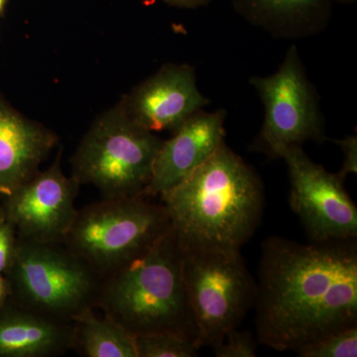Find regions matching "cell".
<instances>
[{
  "instance_id": "cell-5",
  "label": "cell",
  "mask_w": 357,
  "mask_h": 357,
  "mask_svg": "<svg viewBox=\"0 0 357 357\" xmlns=\"http://www.w3.org/2000/svg\"><path fill=\"white\" fill-rule=\"evenodd\" d=\"M4 276L14 302L69 323L86 309H96L102 280L64 243H34L18 236Z\"/></svg>"
},
{
  "instance_id": "cell-18",
  "label": "cell",
  "mask_w": 357,
  "mask_h": 357,
  "mask_svg": "<svg viewBox=\"0 0 357 357\" xmlns=\"http://www.w3.org/2000/svg\"><path fill=\"white\" fill-rule=\"evenodd\" d=\"M297 354L302 357H356L357 326L319 338Z\"/></svg>"
},
{
  "instance_id": "cell-12",
  "label": "cell",
  "mask_w": 357,
  "mask_h": 357,
  "mask_svg": "<svg viewBox=\"0 0 357 357\" xmlns=\"http://www.w3.org/2000/svg\"><path fill=\"white\" fill-rule=\"evenodd\" d=\"M227 115L225 109L199 110L174 131L171 139L164 141L155 159L145 198L161 196L172 189L222 146Z\"/></svg>"
},
{
  "instance_id": "cell-25",
  "label": "cell",
  "mask_w": 357,
  "mask_h": 357,
  "mask_svg": "<svg viewBox=\"0 0 357 357\" xmlns=\"http://www.w3.org/2000/svg\"><path fill=\"white\" fill-rule=\"evenodd\" d=\"M6 0H0V13L3 10L4 6H6Z\"/></svg>"
},
{
  "instance_id": "cell-6",
  "label": "cell",
  "mask_w": 357,
  "mask_h": 357,
  "mask_svg": "<svg viewBox=\"0 0 357 357\" xmlns=\"http://www.w3.org/2000/svg\"><path fill=\"white\" fill-rule=\"evenodd\" d=\"M146 199H103L77 210L63 243L103 278L149 248L171 227L165 206Z\"/></svg>"
},
{
  "instance_id": "cell-16",
  "label": "cell",
  "mask_w": 357,
  "mask_h": 357,
  "mask_svg": "<svg viewBox=\"0 0 357 357\" xmlns=\"http://www.w3.org/2000/svg\"><path fill=\"white\" fill-rule=\"evenodd\" d=\"M72 349L84 357H137L135 335L89 307L73 321Z\"/></svg>"
},
{
  "instance_id": "cell-10",
  "label": "cell",
  "mask_w": 357,
  "mask_h": 357,
  "mask_svg": "<svg viewBox=\"0 0 357 357\" xmlns=\"http://www.w3.org/2000/svg\"><path fill=\"white\" fill-rule=\"evenodd\" d=\"M79 183L61 168L60 154L47 170L31 178L4 197V215L18 238L41 243H63L77 213Z\"/></svg>"
},
{
  "instance_id": "cell-14",
  "label": "cell",
  "mask_w": 357,
  "mask_h": 357,
  "mask_svg": "<svg viewBox=\"0 0 357 357\" xmlns=\"http://www.w3.org/2000/svg\"><path fill=\"white\" fill-rule=\"evenodd\" d=\"M74 324L59 321L9 298L0 307V357H58L72 349Z\"/></svg>"
},
{
  "instance_id": "cell-15",
  "label": "cell",
  "mask_w": 357,
  "mask_h": 357,
  "mask_svg": "<svg viewBox=\"0 0 357 357\" xmlns=\"http://www.w3.org/2000/svg\"><path fill=\"white\" fill-rule=\"evenodd\" d=\"M333 0H232L244 20L274 38L314 36L330 25Z\"/></svg>"
},
{
  "instance_id": "cell-4",
  "label": "cell",
  "mask_w": 357,
  "mask_h": 357,
  "mask_svg": "<svg viewBox=\"0 0 357 357\" xmlns=\"http://www.w3.org/2000/svg\"><path fill=\"white\" fill-rule=\"evenodd\" d=\"M164 141L146 130L123 103L100 115L72 159V178L91 185L103 199L144 197Z\"/></svg>"
},
{
  "instance_id": "cell-23",
  "label": "cell",
  "mask_w": 357,
  "mask_h": 357,
  "mask_svg": "<svg viewBox=\"0 0 357 357\" xmlns=\"http://www.w3.org/2000/svg\"><path fill=\"white\" fill-rule=\"evenodd\" d=\"M8 299V284H7L6 276L3 274H0V307L3 306Z\"/></svg>"
},
{
  "instance_id": "cell-1",
  "label": "cell",
  "mask_w": 357,
  "mask_h": 357,
  "mask_svg": "<svg viewBox=\"0 0 357 357\" xmlns=\"http://www.w3.org/2000/svg\"><path fill=\"white\" fill-rule=\"evenodd\" d=\"M255 306L258 340L276 351L297 352L357 326L356 238L300 244L270 237Z\"/></svg>"
},
{
  "instance_id": "cell-2",
  "label": "cell",
  "mask_w": 357,
  "mask_h": 357,
  "mask_svg": "<svg viewBox=\"0 0 357 357\" xmlns=\"http://www.w3.org/2000/svg\"><path fill=\"white\" fill-rule=\"evenodd\" d=\"M160 197L183 249L241 250L257 229L264 208L261 181L225 142Z\"/></svg>"
},
{
  "instance_id": "cell-3",
  "label": "cell",
  "mask_w": 357,
  "mask_h": 357,
  "mask_svg": "<svg viewBox=\"0 0 357 357\" xmlns=\"http://www.w3.org/2000/svg\"><path fill=\"white\" fill-rule=\"evenodd\" d=\"M182 259L171 225L149 248L103 277L96 309L134 335L175 333L198 345Z\"/></svg>"
},
{
  "instance_id": "cell-26",
  "label": "cell",
  "mask_w": 357,
  "mask_h": 357,
  "mask_svg": "<svg viewBox=\"0 0 357 357\" xmlns=\"http://www.w3.org/2000/svg\"><path fill=\"white\" fill-rule=\"evenodd\" d=\"M2 211L1 204H0V213Z\"/></svg>"
},
{
  "instance_id": "cell-17",
  "label": "cell",
  "mask_w": 357,
  "mask_h": 357,
  "mask_svg": "<svg viewBox=\"0 0 357 357\" xmlns=\"http://www.w3.org/2000/svg\"><path fill=\"white\" fill-rule=\"evenodd\" d=\"M137 357H194L199 347L192 338L175 333L135 335Z\"/></svg>"
},
{
  "instance_id": "cell-7",
  "label": "cell",
  "mask_w": 357,
  "mask_h": 357,
  "mask_svg": "<svg viewBox=\"0 0 357 357\" xmlns=\"http://www.w3.org/2000/svg\"><path fill=\"white\" fill-rule=\"evenodd\" d=\"M182 250L183 278L198 328V347L215 349L255 306L256 284L241 250Z\"/></svg>"
},
{
  "instance_id": "cell-11",
  "label": "cell",
  "mask_w": 357,
  "mask_h": 357,
  "mask_svg": "<svg viewBox=\"0 0 357 357\" xmlns=\"http://www.w3.org/2000/svg\"><path fill=\"white\" fill-rule=\"evenodd\" d=\"M211 102L190 65L163 66L122 100L130 119L150 132L175 131Z\"/></svg>"
},
{
  "instance_id": "cell-24",
  "label": "cell",
  "mask_w": 357,
  "mask_h": 357,
  "mask_svg": "<svg viewBox=\"0 0 357 357\" xmlns=\"http://www.w3.org/2000/svg\"><path fill=\"white\" fill-rule=\"evenodd\" d=\"M333 2H340V3L349 4L356 2V0H333Z\"/></svg>"
},
{
  "instance_id": "cell-21",
  "label": "cell",
  "mask_w": 357,
  "mask_h": 357,
  "mask_svg": "<svg viewBox=\"0 0 357 357\" xmlns=\"http://www.w3.org/2000/svg\"><path fill=\"white\" fill-rule=\"evenodd\" d=\"M333 141L340 145L344 154V163L337 175L342 182H344V178L349 174L356 175L357 173V136H347L344 139Z\"/></svg>"
},
{
  "instance_id": "cell-19",
  "label": "cell",
  "mask_w": 357,
  "mask_h": 357,
  "mask_svg": "<svg viewBox=\"0 0 357 357\" xmlns=\"http://www.w3.org/2000/svg\"><path fill=\"white\" fill-rule=\"evenodd\" d=\"M217 357H255L256 345L250 332L232 330L222 342L213 349Z\"/></svg>"
},
{
  "instance_id": "cell-8",
  "label": "cell",
  "mask_w": 357,
  "mask_h": 357,
  "mask_svg": "<svg viewBox=\"0 0 357 357\" xmlns=\"http://www.w3.org/2000/svg\"><path fill=\"white\" fill-rule=\"evenodd\" d=\"M249 84L264 107V122L256 139V150L276 158L282 148L328 140L318 93L296 45L289 48L275 74L252 77Z\"/></svg>"
},
{
  "instance_id": "cell-13",
  "label": "cell",
  "mask_w": 357,
  "mask_h": 357,
  "mask_svg": "<svg viewBox=\"0 0 357 357\" xmlns=\"http://www.w3.org/2000/svg\"><path fill=\"white\" fill-rule=\"evenodd\" d=\"M57 143L56 134L0 102V196L38 172Z\"/></svg>"
},
{
  "instance_id": "cell-20",
  "label": "cell",
  "mask_w": 357,
  "mask_h": 357,
  "mask_svg": "<svg viewBox=\"0 0 357 357\" xmlns=\"http://www.w3.org/2000/svg\"><path fill=\"white\" fill-rule=\"evenodd\" d=\"M2 208V206H1ZM17 244V234L13 223L7 220L3 210L0 213V274H6Z\"/></svg>"
},
{
  "instance_id": "cell-22",
  "label": "cell",
  "mask_w": 357,
  "mask_h": 357,
  "mask_svg": "<svg viewBox=\"0 0 357 357\" xmlns=\"http://www.w3.org/2000/svg\"><path fill=\"white\" fill-rule=\"evenodd\" d=\"M167 3L171 6L178 7H185V8H197V7L204 6L210 3L211 0H165Z\"/></svg>"
},
{
  "instance_id": "cell-9",
  "label": "cell",
  "mask_w": 357,
  "mask_h": 357,
  "mask_svg": "<svg viewBox=\"0 0 357 357\" xmlns=\"http://www.w3.org/2000/svg\"><path fill=\"white\" fill-rule=\"evenodd\" d=\"M276 158L287 164L290 204L312 243L356 238L357 208L337 174L314 163L298 145L282 148Z\"/></svg>"
}]
</instances>
